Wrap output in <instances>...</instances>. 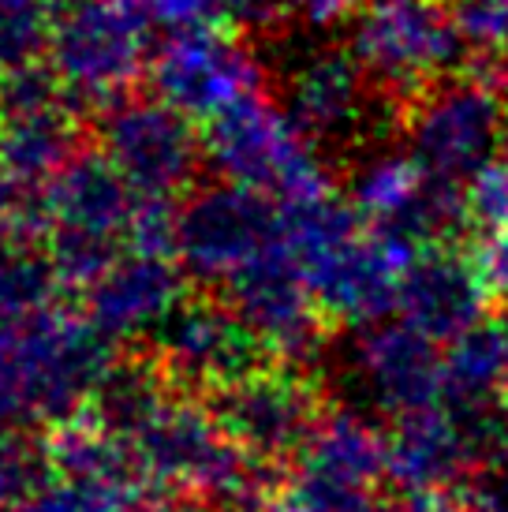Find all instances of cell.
I'll return each instance as SVG.
<instances>
[{"instance_id": "6da1fadb", "label": "cell", "mask_w": 508, "mask_h": 512, "mask_svg": "<svg viewBox=\"0 0 508 512\" xmlns=\"http://www.w3.org/2000/svg\"><path fill=\"white\" fill-rule=\"evenodd\" d=\"M98 419L135 453L150 490H176L213 505L262 494V460L225 430L213 408L180 393L165 370L116 367L98 397Z\"/></svg>"}, {"instance_id": "7a4b0ae2", "label": "cell", "mask_w": 508, "mask_h": 512, "mask_svg": "<svg viewBox=\"0 0 508 512\" xmlns=\"http://www.w3.org/2000/svg\"><path fill=\"white\" fill-rule=\"evenodd\" d=\"M284 243L292 247L318 307L348 326H374L396 314L400 277L419 247L363 221L352 199L333 191L281 206Z\"/></svg>"}, {"instance_id": "3957f363", "label": "cell", "mask_w": 508, "mask_h": 512, "mask_svg": "<svg viewBox=\"0 0 508 512\" xmlns=\"http://www.w3.org/2000/svg\"><path fill=\"white\" fill-rule=\"evenodd\" d=\"M113 341L90 314L42 307L0 333V430L60 427L113 374Z\"/></svg>"}, {"instance_id": "277c9868", "label": "cell", "mask_w": 508, "mask_h": 512, "mask_svg": "<svg viewBox=\"0 0 508 512\" xmlns=\"http://www.w3.org/2000/svg\"><path fill=\"white\" fill-rule=\"evenodd\" d=\"M139 202L142 195L131 191L101 150H79L45 184V258L60 285L86 292L124 255Z\"/></svg>"}, {"instance_id": "5b68a950", "label": "cell", "mask_w": 508, "mask_h": 512, "mask_svg": "<svg viewBox=\"0 0 508 512\" xmlns=\"http://www.w3.org/2000/svg\"><path fill=\"white\" fill-rule=\"evenodd\" d=\"M150 15L142 0H64L45 60L71 101L109 109L150 72Z\"/></svg>"}, {"instance_id": "8992f818", "label": "cell", "mask_w": 508, "mask_h": 512, "mask_svg": "<svg viewBox=\"0 0 508 512\" xmlns=\"http://www.w3.org/2000/svg\"><path fill=\"white\" fill-rule=\"evenodd\" d=\"M202 139L206 165L221 180L251 187L281 206L322 199L333 191L314 143L296 128L288 109L266 94H251L225 116L210 120Z\"/></svg>"}, {"instance_id": "52a82bcc", "label": "cell", "mask_w": 508, "mask_h": 512, "mask_svg": "<svg viewBox=\"0 0 508 512\" xmlns=\"http://www.w3.org/2000/svg\"><path fill=\"white\" fill-rule=\"evenodd\" d=\"M352 53L370 83L415 101L426 83L464 68L467 45L441 0H367L355 12Z\"/></svg>"}, {"instance_id": "ba28073f", "label": "cell", "mask_w": 508, "mask_h": 512, "mask_svg": "<svg viewBox=\"0 0 508 512\" xmlns=\"http://www.w3.org/2000/svg\"><path fill=\"white\" fill-rule=\"evenodd\" d=\"M381 479H389V430L355 408H333L292 460L288 501L299 512H389Z\"/></svg>"}, {"instance_id": "9c48e42d", "label": "cell", "mask_w": 508, "mask_h": 512, "mask_svg": "<svg viewBox=\"0 0 508 512\" xmlns=\"http://www.w3.org/2000/svg\"><path fill=\"white\" fill-rule=\"evenodd\" d=\"M98 150L142 199H180L206 165V139L195 120L157 94L113 101L101 116Z\"/></svg>"}, {"instance_id": "30bf717a", "label": "cell", "mask_w": 508, "mask_h": 512, "mask_svg": "<svg viewBox=\"0 0 508 512\" xmlns=\"http://www.w3.org/2000/svg\"><path fill=\"white\" fill-rule=\"evenodd\" d=\"M146 75L157 98L202 128L262 94V60L232 27L172 30L154 49Z\"/></svg>"}, {"instance_id": "8fae6325", "label": "cell", "mask_w": 508, "mask_h": 512, "mask_svg": "<svg viewBox=\"0 0 508 512\" xmlns=\"http://www.w3.org/2000/svg\"><path fill=\"white\" fill-rule=\"evenodd\" d=\"M217 292L240 314L243 326L258 337L273 363L299 370L318 356L325 311L307 288L292 247L284 243V228L266 251H258Z\"/></svg>"}, {"instance_id": "7c38bea8", "label": "cell", "mask_w": 508, "mask_h": 512, "mask_svg": "<svg viewBox=\"0 0 508 512\" xmlns=\"http://www.w3.org/2000/svg\"><path fill=\"white\" fill-rule=\"evenodd\" d=\"M281 202L221 180L198 187L176 214V258L198 285L221 288L281 236Z\"/></svg>"}, {"instance_id": "4fadbf2b", "label": "cell", "mask_w": 508, "mask_h": 512, "mask_svg": "<svg viewBox=\"0 0 508 512\" xmlns=\"http://www.w3.org/2000/svg\"><path fill=\"white\" fill-rule=\"evenodd\" d=\"M508 105L501 86L460 75L423 90L408 109V150L445 180H467L505 146Z\"/></svg>"}, {"instance_id": "5bb4252c", "label": "cell", "mask_w": 508, "mask_h": 512, "mask_svg": "<svg viewBox=\"0 0 508 512\" xmlns=\"http://www.w3.org/2000/svg\"><path fill=\"white\" fill-rule=\"evenodd\" d=\"M213 412L254 460L277 464V460H296L325 408L318 389L296 367L273 363L217 389Z\"/></svg>"}, {"instance_id": "9a60e30c", "label": "cell", "mask_w": 508, "mask_h": 512, "mask_svg": "<svg viewBox=\"0 0 508 512\" xmlns=\"http://www.w3.org/2000/svg\"><path fill=\"white\" fill-rule=\"evenodd\" d=\"M161 370L187 389H225L262 367L266 348L225 299H184L154 333Z\"/></svg>"}, {"instance_id": "2e32d148", "label": "cell", "mask_w": 508, "mask_h": 512, "mask_svg": "<svg viewBox=\"0 0 508 512\" xmlns=\"http://www.w3.org/2000/svg\"><path fill=\"white\" fill-rule=\"evenodd\" d=\"M486 412H456L452 404H426L396 415L389 430V483L404 494L449 490L486 468Z\"/></svg>"}, {"instance_id": "e0dca14e", "label": "cell", "mask_w": 508, "mask_h": 512, "mask_svg": "<svg viewBox=\"0 0 508 512\" xmlns=\"http://www.w3.org/2000/svg\"><path fill=\"white\" fill-rule=\"evenodd\" d=\"M348 367L370 404L393 419L445 400V356L438 352V341L404 318L363 326L348 352Z\"/></svg>"}, {"instance_id": "ac0fdd59", "label": "cell", "mask_w": 508, "mask_h": 512, "mask_svg": "<svg viewBox=\"0 0 508 512\" xmlns=\"http://www.w3.org/2000/svg\"><path fill=\"white\" fill-rule=\"evenodd\" d=\"M184 281L187 270L176 255L124 251L86 288V314L109 341L157 333L184 303Z\"/></svg>"}, {"instance_id": "d6986e66", "label": "cell", "mask_w": 508, "mask_h": 512, "mask_svg": "<svg viewBox=\"0 0 508 512\" xmlns=\"http://www.w3.org/2000/svg\"><path fill=\"white\" fill-rule=\"evenodd\" d=\"M370 75L352 49H311L284 75V109L311 143H344L367 120Z\"/></svg>"}, {"instance_id": "ffe728a7", "label": "cell", "mask_w": 508, "mask_h": 512, "mask_svg": "<svg viewBox=\"0 0 508 512\" xmlns=\"http://www.w3.org/2000/svg\"><path fill=\"white\" fill-rule=\"evenodd\" d=\"M490 292L475 273L471 255L452 247H426L400 277L396 318L426 333L430 341L452 344L486 318Z\"/></svg>"}, {"instance_id": "44dd1931", "label": "cell", "mask_w": 508, "mask_h": 512, "mask_svg": "<svg viewBox=\"0 0 508 512\" xmlns=\"http://www.w3.org/2000/svg\"><path fill=\"white\" fill-rule=\"evenodd\" d=\"M508 393V318H482L445 344V404L456 412L497 408Z\"/></svg>"}, {"instance_id": "7402d4cb", "label": "cell", "mask_w": 508, "mask_h": 512, "mask_svg": "<svg viewBox=\"0 0 508 512\" xmlns=\"http://www.w3.org/2000/svg\"><path fill=\"white\" fill-rule=\"evenodd\" d=\"M430 172L419 165V157L411 154H385L367 157L359 169L352 172V195L355 210L363 214V221L374 228H400L404 217L415 210V202L423 195Z\"/></svg>"}, {"instance_id": "603a6c76", "label": "cell", "mask_w": 508, "mask_h": 512, "mask_svg": "<svg viewBox=\"0 0 508 512\" xmlns=\"http://www.w3.org/2000/svg\"><path fill=\"white\" fill-rule=\"evenodd\" d=\"M146 494L150 486L135 479H86L53 471L42 490L8 512H139Z\"/></svg>"}, {"instance_id": "cb8c5ba5", "label": "cell", "mask_w": 508, "mask_h": 512, "mask_svg": "<svg viewBox=\"0 0 508 512\" xmlns=\"http://www.w3.org/2000/svg\"><path fill=\"white\" fill-rule=\"evenodd\" d=\"M57 285L49 258L30 255L27 243H0V333L49 307Z\"/></svg>"}, {"instance_id": "d4e9b609", "label": "cell", "mask_w": 508, "mask_h": 512, "mask_svg": "<svg viewBox=\"0 0 508 512\" xmlns=\"http://www.w3.org/2000/svg\"><path fill=\"white\" fill-rule=\"evenodd\" d=\"M64 0H0V72L34 64Z\"/></svg>"}, {"instance_id": "484cf974", "label": "cell", "mask_w": 508, "mask_h": 512, "mask_svg": "<svg viewBox=\"0 0 508 512\" xmlns=\"http://www.w3.org/2000/svg\"><path fill=\"white\" fill-rule=\"evenodd\" d=\"M53 456L27 430H0V509L8 512L53 479Z\"/></svg>"}, {"instance_id": "4316f807", "label": "cell", "mask_w": 508, "mask_h": 512, "mask_svg": "<svg viewBox=\"0 0 508 512\" xmlns=\"http://www.w3.org/2000/svg\"><path fill=\"white\" fill-rule=\"evenodd\" d=\"M467 217L479 232L508 228V161H486L464 180Z\"/></svg>"}, {"instance_id": "83f0119b", "label": "cell", "mask_w": 508, "mask_h": 512, "mask_svg": "<svg viewBox=\"0 0 508 512\" xmlns=\"http://www.w3.org/2000/svg\"><path fill=\"white\" fill-rule=\"evenodd\" d=\"M449 12L467 53H501L508 45V0H456Z\"/></svg>"}, {"instance_id": "f1b7e54d", "label": "cell", "mask_w": 508, "mask_h": 512, "mask_svg": "<svg viewBox=\"0 0 508 512\" xmlns=\"http://www.w3.org/2000/svg\"><path fill=\"white\" fill-rule=\"evenodd\" d=\"M150 23L161 30H198V27H228L232 0H142Z\"/></svg>"}, {"instance_id": "f546056e", "label": "cell", "mask_w": 508, "mask_h": 512, "mask_svg": "<svg viewBox=\"0 0 508 512\" xmlns=\"http://www.w3.org/2000/svg\"><path fill=\"white\" fill-rule=\"evenodd\" d=\"M475 262V273L494 299H508V228L479 232L475 247L467 251Z\"/></svg>"}, {"instance_id": "4dcf8cb0", "label": "cell", "mask_w": 508, "mask_h": 512, "mask_svg": "<svg viewBox=\"0 0 508 512\" xmlns=\"http://www.w3.org/2000/svg\"><path fill=\"white\" fill-rule=\"evenodd\" d=\"M284 4L307 27H337L344 19H352L367 0H284Z\"/></svg>"}, {"instance_id": "1f68e13d", "label": "cell", "mask_w": 508, "mask_h": 512, "mask_svg": "<svg viewBox=\"0 0 508 512\" xmlns=\"http://www.w3.org/2000/svg\"><path fill=\"white\" fill-rule=\"evenodd\" d=\"M467 505L475 512H508V468L479 471V483L467 494Z\"/></svg>"}, {"instance_id": "d6a6232c", "label": "cell", "mask_w": 508, "mask_h": 512, "mask_svg": "<svg viewBox=\"0 0 508 512\" xmlns=\"http://www.w3.org/2000/svg\"><path fill=\"white\" fill-rule=\"evenodd\" d=\"M396 512H475L467 505V498H452L445 490H419V494H408V498L400 501V509Z\"/></svg>"}, {"instance_id": "836d02e7", "label": "cell", "mask_w": 508, "mask_h": 512, "mask_svg": "<svg viewBox=\"0 0 508 512\" xmlns=\"http://www.w3.org/2000/svg\"><path fill=\"white\" fill-rule=\"evenodd\" d=\"M232 512H299L292 501H266L262 494L251 501H243V505H232Z\"/></svg>"}, {"instance_id": "e575fe53", "label": "cell", "mask_w": 508, "mask_h": 512, "mask_svg": "<svg viewBox=\"0 0 508 512\" xmlns=\"http://www.w3.org/2000/svg\"><path fill=\"white\" fill-rule=\"evenodd\" d=\"M501 419H505V430H508V393L501 397Z\"/></svg>"}, {"instance_id": "d590c367", "label": "cell", "mask_w": 508, "mask_h": 512, "mask_svg": "<svg viewBox=\"0 0 508 512\" xmlns=\"http://www.w3.org/2000/svg\"><path fill=\"white\" fill-rule=\"evenodd\" d=\"M0 512H4V509H0Z\"/></svg>"}]
</instances>
